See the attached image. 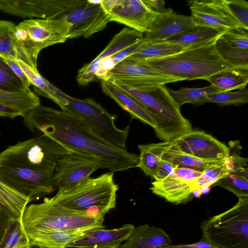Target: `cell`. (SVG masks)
<instances>
[{
    "instance_id": "3",
    "label": "cell",
    "mask_w": 248,
    "mask_h": 248,
    "mask_svg": "<svg viewBox=\"0 0 248 248\" xmlns=\"http://www.w3.org/2000/svg\"><path fill=\"white\" fill-rule=\"evenodd\" d=\"M220 37L190 45L175 54L143 62L182 81L207 80L219 71L234 68L223 60L216 49V42Z\"/></svg>"
},
{
    "instance_id": "24",
    "label": "cell",
    "mask_w": 248,
    "mask_h": 248,
    "mask_svg": "<svg viewBox=\"0 0 248 248\" xmlns=\"http://www.w3.org/2000/svg\"><path fill=\"white\" fill-rule=\"evenodd\" d=\"M171 243L164 230L145 224L135 228L129 237L117 248H156Z\"/></svg>"
},
{
    "instance_id": "34",
    "label": "cell",
    "mask_w": 248,
    "mask_h": 248,
    "mask_svg": "<svg viewBox=\"0 0 248 248\" xmlns=\"http://www.w3.org/2000/svg\"><path fill=\"white\" fill-rule=\"evenodd\" d=\"M213 186H219L239 199L248 197V166L232 170Z\"/></svg>"
},
{
    "instance_id": "1",
    "label": "cell",
    "mask_w": 248,
    "mask_h": 248,
    "mask_svg": "<svg viewBox=\"0 0 248 248\" xmlns=\"http://www.w3.org/2000/svg\"><path fill=\"white\" fill-rule=\"evenodd\" d=\"M57 110L41 104L27 113L23 124L34 133L48 136L68 150L98 159L103 169L115 172L137 167L138 155L116 147L85 118L67 106Z\"/></svg>"
},
{
    "instance_id": "46",
    "label": "cell",
    "mask_w": 248,
    "mask_h": 248,
    "mask_svg": "<svg viewBox=\"0 0 248 248\" xmlns=\"http://www.w3.org/2000/svg\"><path fill=\"white\" fill-rule=\"evenodd\" d=\"M156 248H216L210 245L209 243L201 239L200 241L189 245H166Z\"/></svg>"
},
{
    "instance_id": "14",
    "label": "cell",
    "mask_w": 248,
    "mask_h": 248,
    "mask_svg": "<svg viewBox=\"0 0 248 248\" xmlns=\"http://www.w3.org/2000/svg\"><path fill=\"white\" fill-rule=\"evenodd\" d=\"M187 2L196 26L222 31L243 29L231 13L226 0H194Z\"/></svg>"
},
{
    "instance_id": "17",
    "label": "cell",
    "mask_w": 248,
    "mask_h": 248,
    "mask_svg": "<svg viewBox=\"0 0 248 248\" xmlns=\"http://www.w3.org/2000/svg\"><path fill=\"white\" fill-rule=\"evenodd\" d=\"M143 38V33L128 28H124L113 37L105 49L93 61L79 70L76 77L78 83L85 86L93 81L101 60L113 55Z\"/></svg>"
},
{
    "instance_id": "8",
    "label": "cell",
    "mask_w": 248,
    "mask_h": 248,
    "mask_svg": "<svg viewBox=\"0 0 248 248\" xmlns=\"http://www.w3.org/2000/svg\"><path fill=\"white\" fill-rule=\"evenodd\" d=\"M71 27L65 16L55 19H27L16 25V34L26 54L37 66L40 51L69 39Z\"/></svg>"
},
{
    "instance_id": "18",
    "label": "cell",
    "mask_w": 248,
    "mask_h": 248,
    "mask_svg": "<svg viewBox=\"0 0 248 248\" xmlns=\"http://www.w3.org/2000/svg\"><path fill=\"white\" fill-rule=\"evenodd\" d=\"M195 26L191 16L180 15L168 8L165 12L157 14L143 39L146 42L165 41Z\"/></svg>"
},
{
    "instance_id": "50",
    "label": "cell",
    "mask_w": 248,
    "mask_h": 248,
    "mask_svg": "<svg viewBox=\"0 0 248 248\" xmlns=\"http://www.w3.org/2000/svg\"></svg>"
},
{
    "instance_id": "37",
    "label": "cell",
    "mask_w": 248,
    "mask_h": 248,
    "mask_svg": "<svg viewBox=\"0 0 248 248\" xmlns=\"http://www.w3.org/2000/svg\"><path fill=\"white\" fill-rule=\"evenodd\" d=\"M248 102L247 87L236 92H221L205 96L198 100L196 105L214 103L221 106H240Z\"/></svg>"
},
{
    "instance_id": "40",
    "label": "cell",
    "mask_w": 248,
    "mask_h": 248,
    "mask_svg": "<svg viewBox=\"0 0 248 248\" xmlns=\"http://www.w3.org/2000/svg\"><path fill=\"white\" fill-rule=\"evenodd\" d=\"M228 8L237 22L248 30V2L245 0H226Z\"/></svg>"
},
{
    "instance_id": "26",
    "label": "cell",
    "mask_w": 248,
    "mask_h": 248,
    "mask_svg": "<svg viewBox=\"0 0 248 248\" xmlns=\"http://www.w3.org/2000/svg\"><path fill=\"white\" fill-rule=\"evenodd\" d=\"M186 47L167 41L146 42L144 40L143 44L126 59L143 62L175 54Z\"/></svg>"
},
{
    "instance_id": "2",
    "label": "cell",
    "mask_w": 248,
    "mask_h": 248,
    "mask_svg": "<svg viewBox=\"0 0 248 248\" xmlns=\"http://www.w3.org/2000/svg\"><path fill=\"white\" fill-rule=\"evenodd\" d=\"M69 152L43 134L10 145L0 153V181L30 202L38 200L54 192L55 168Z\"/></svg>"
},
{
    "instance_id": "41",
    "label": "cell",
    "mask_w": 248,
    "mask_h": 248,
    "mask_svg": "<svg viewBox=\"0 0 248 248\" xmlns=\"http://www.w3.org/2000/svg\"><path fill=\"white\" fill-rule=\"evenodd\" d=\"M248 30L229 29L220 36V39L229 44L243 49H248Z\"/></svg>"
},
{
    "instance_id": "36",
    "label": "cell",
    "mask_w": 248,
    "mask_h": 248,
    "mask_svg": "<svg viewBox=\"0 0 248 248\" xmlns=\"http://www.w3.org/2000/svg\"><path fill=\"white\" fill-rule=\"evenodd\" d=\"M167 89L169 94L180 108L186 103L196 105L199 99L205 96L222 92L212 85L197 88L183 87L178 90Z\"/></svg>"
},
{
    "instance_id": "33",
    "label": "cell",
    "mask_w": 248,
    "mask_h": 248,
    "mask_svg": "<svg viewBox=\"0 0 248 248\" xmlns=\"http://www.w3.org/2000/svg\"><path fill=\"white\" fill-rule=\"evenodd\" d=\"M0 102L19 111L23 116L41 104L39 97L29 88L17 93L0 90Z\"/></svg>"
},
{
    "instance_id": "38",
    "label": "cell",
    "mask_w": 248,
    "mask_h": 248,
    "mask_svg": "<svg viewBox=\"0 0 248 248\" xmlns=\"http://www.w3.org/2000/svg\"><path fill=\"white\" fill-rule=\"evenodd\" d=\"M30 241L21 218L14 220L9 226L0 248H29Z\"/></svg>"
},
{
    "instance_id": "20",
    "label": "cell",
    "mask_w": 248,
    "mask_h": 248,
    "mask_svg": "<svg viewBox=\"0 0 248 248\" xmlns=\"http://www.w3.org/2000/svg\"><path fill=\"white\" fill-rule=\"evenodd\" d=\"M150 189L154 194L175 205L190 201L193 193L192 184L176 175L173 170L168 177L153 182Z\"/></svg>"
},
{
    "instance_id": "9",
    "label": "cell",
    "mask_w": 248,
    "mask_h": 248,
    "mask_svg": "<svg viewBox=\"0 0 248 248\" xmlns=\"http://www.w3.org/2000/svg\"><path fill=\"white\" fill-rule=\"evenodd\" d=\"M64 97L67 106L87 119L98 133L108 142L119 148L126 149V143L130 131L129 126L123 129L117 127L115 120L117 116L107 111L92 99L75 98L66 94Z\"/></svg>"
},
{
    "instance_id": "45",
    "label": "cell",
    "mask_w": 248,
    "mask_h": 248,
    "mask_svg": "<svg viewBox=\"0 0 248 248\" xmlns=\"http://www.w3.org/2000/svg\"><path fill=\"white\" fill-rule=\"evenodd\" d=\"M18 116H23L19 111L0 102V118L14 119Z\"/></svg>"
},
{
    "instance_id": "25",
    "label": "cell",
    "mask_w": 248,
    "mask_h": 248,
    "mask_svg": "<svg viewBox=\"0 0 248 248\" xmlns=\"http://www.w3.org/2000/svg\"><path fill=\"white\" fill-rule=\"evenodd\" d=\"M86 232V231H85ZM82 231L46 229L28 234L30 244L47 248H66L67 245L81 237Z\"/></svg>"
},
{
    "instance_id": "12",
    "label": "cell",
    "mask_w": 248,
    "mask_h": 248,
    "mask_svg": "<svg viewBox=\"0 0 248 248\" xmlns=\"http://www.w3.org/2000/svg\"><path fill=\"white\" fill-rule=\"evenodd\" d=\"M110 21L124 24L143 34L148 32L158 13L143 0H101Z\"/></svg>"
},
{
    "instance_id": "5",
    "label": "cell",
    "mask_w": 248,
    "mask_h": 248,
    "mask_svg": "<svg viewBox=\"0 0 248 248\" xmlns=\"http://www.w3.org/2000/svg\"><path fill=\"white\" fill-rule=\"evenodd\" d=\"M109 82L147 109L156 124L154 130L159 139L164 142L173 141L192 130L190 122L183 116L180 108L165 85L151 91L144 92L132 89L118 81Z\"/></svg>"
},
{
    "instance_id": "30",
    "label": "cell",
    "mask_w": 248,
    "mask_h": 248,
    "mask_svg": "<svg viewBox=\"0 0 248 248\" xmlns=\"http://www.w3.org/2000/svg\"><path fill=\"white\" fill-rule=\"evenodd\" d=\"M29 199L0 181V207L15 219L21 218Z\"/></svg>"
},
{
    "instance_id": "43",
    "label": "cell",
    "mask_w": 248,
    "mask_h": 248,
    "mask_svg": "<svg viewBox=\"0 0 248 248\" xmlns=\"http://www.w3.org/2000/svg\"><path fill=\"white\" fill-rule=\"evenodd\" d=\"M4 60L17 76L21 79L25 88H29V87L31 85V83L22 68L17 63L16 60L10 59H4Z\"/></svg>"
},
{
    "instance_id": "49",
    "label": "cell",
    "mask_w": 248,
    "mask_h": 248,
    "mask_svg": "<svg viewBox=\"0 0 248 248\" xmlns=\"http://www.w3.org/2000/svg\"><path fill=\"white\" fill-rule=\"evenodd\" d=\"M113 248L112 247H104V248Z\"/></svg>"
},
{
    "instance_id": "16",
    "label": "cell",
    "mask_w": 248,
    "mask_h": 248,
    "mask_svg": "<svg viewBox=\"0 0 248 248\" xmlns=\"http://www.w3.org/2000/svg\"><path fill=\"white\" fill-rule=\"evenodd\" d=\"M75 0H0V10L21 17L60 18Z\"/></svg>"
},
{
    "instance_id": "44",
    "label": "cell",
    "mask_w": 248,
    "mask_h": 248,
    "mask_svg": "<svg viewBox=\"0 0 248 248\" xmlns=\"http://www.w3.org/2000/svg\"><path fill=\"white\" fill-rule=\"evenodd\" d=\"M14 220L15 219L0 207V244L4 237L9 226Z\"/></svg>"
},
{
    "instance_id": "31",
    "label": "cell",
    "mask_w": 248,
    "mask_h": 248,
    "mask_svg": "<svg viewBox=\"0 0 248 248\" xmlns=\"http://www.w3.org/2000/svg\"><path fill=\"white\" fill-rule=\"evenodd\" d=\"M164 142L138 145L140 151L136 167L148 176L154 178L161 161Z\"/></svg>"
},
{
    "instance_id": "22",
    "label": "cell",
    "mask_w": 248,
    "mask_h": 248,
    "mask_svg": "<svg viewBox=\"0 0 248 248\" xmlns=\"http://www.w3.org/2000/svg\"><path fill=\"white\" fill-rule=\"evenodd\" d=\"M239 160L238 154L229 150L227 157L206 168L192 184L193 194L196 193L195 196H200L203 188L209 187L229 174L235 168Z\"/></svg>"
},
{
    "instance_id": "6",
    "label": "cell",
    "mask_w": 248,
    "mask_h": 248,
    "mask_svg": "<svg viewBox=\"0 0 248 248\" xmlns=\"http://www.w3.org/2000/svg\"><path fill=\"white\" fill-rule=\"evenodd\" d=\"M27 234L46 229L85 232L104 228V218L83 216L60 204L53 197L27 206L21 217Z\"/></svg>"
},
{
    "instance_id": "29",
    "label": "cell",
    "mask_w": 248,
    "mask_h": 248,
    "mask_svg": "<svg viewBox=\"0 0 248 248\" xmlns=\"http://www.w3.org/2000/svg\"><path fill=\"white\" fill-rule=\"evenodd\" d=\"M210 85L228 92L246 88L248 82V69L232 68L219 71L207 80Z\"/></svg>"
},
{
    "instance_id": "11",
    "label": "cell",
    "mask_w": 248,
    "mask_h": 248,
    "mask_svg": "<svg viewBox=\"0 0 248 248\" xmlns=\"http://www.w3.org/2000/svg\"><path fill=\"white\" fill-rule=\"evenodd\" d=\"M101 2V0H75L65 11L62 17L65 16L71 25L69 39L89 38L106 28L110 18Z\"/></svg>"
},
{
    "instance_id": "39",
    "label": "cell",
    "mask_w": 248,
    "mask_h": 248,
    "mask_svg": "<svg viewBox=\"0 0 248 248\" xmlns=\"http://www.w3.org/2000/svg\"><path fill=\"white\" fill-rule=\"evenodd\" d=\"M27 89L4 59L0 57V90L8 92H22Z\"/></svg>"
},
{
    "instance_id": "47",
    "label": "cell",
    "mask_w": 248,
    "mask_h": 248,
    "mask_svg": "<svg viewBox=\"0 0 248 248\" xmlns=\"http://www.w3.org/2000/svg\"><path fill=\"white\" fill-rule=\"evenodd\" d=\"M144 2L154 11L161 14L165 12L167 9L163 0H143Z\"/></svg>"
},
{
    "instance_id": "13",
    "label": "cell",
    "mask_w": 248,
    "mask_h": 248,
    "mask_svg": "<svg viewBox=\"0 0 248 248\" xmlns=\"http://www.w3.org/2000/svg\"><path fill=\"white\" fill-rule=\"evenodd\" d=\"M100 169L103 167L96 158L70 150L56 165L53 173L54 186L58 190L73 186L90 178L93 172Z\"/></svg>"
},
{
    "instance_id": "35",
    "label": "cell",
    "mask_w": 248,
    "mask_h": 248,
    "mask_svg": "<svg viewBox=\"0 0 248 248\" xmlns=\"http://www.w3.org/2000/svg\"><path fill=\"white\" fill-rule=\"evenodd\" d=\"M215 45L218 54L227 63L234 68L248 69V49L232 46L220 37Z\"/></svg>"
},
{
    "instance_id": "28",
    "label": "cell",
    "mask_w": 248,
    "mask_h": 248,
    "mask_svg": "<svg viewBox=\"0 0 248 248\" xmlns=\"http://www.w3.org/2000/svg\"><path fill=\"white\" fill-rule=\"evenodd\" d=\"M161 159L173 166L190 168L201 172L219 161H207L196 158L182 152L172 141L164 142Z\"/></svg>"
},
{
    "instance_id": "7",
    "label": "cell",
    "mask_w": 248,
    "mask_h": 248,
    "mask_svg": "<svg viewBox=\"0 0 248 248\" xmlns=\"http://www.w3.org/2000/svg\"><path fill=\"white\" fill-rule=\"evenodd\" d=\"M202 238L216 248H248V197L202 221Z\"/></svg>"
},
{
    "instance_id": "42",
    "label": "cell",
    "mask_w": 248,
    "mask_h": 248,
    "mask_svg": "<svg viewBox=\"0 0 248 248\" xmlns=\"http://www.w3.org/2000/svg\"><path fill=\"white\" fill-rule=\"evenodd\" d=\"M174 168V166L170 163L161 159L159 165L153 179L155 181H156L168 177L172 172Z\"/></svg>"
},
{
    "instance_id": "4",
    "label": "cell",
    "mask_w": 248,
    "mask_h": 248,
    "mask_svg": "<svg viewBox=\"0 0 248 248\" xmlns=\"http://www.w3.org/2000/svg\"><path fill=\"white\" fill-rule=\"evenodd\" d=\"M114 172L97 177H91L73 186L58 190L53 197L62 206L83 216L104 218L116 207L119 186L114 180Z\"/></svg>"
},
{
    "instance_id": "27",
    "label": "cell",
    "mask_w": 248,
    "mask_h": 248,
    "mask_svg": "<svg viewBox=\"0 0 248 248\" xmlns=\"http://www.w3.org/2000/svg\"><path fill=\"white\" fill-rule=\"evenodd\" d=\"M16 61L25 73L31 84L35 87L37 93L51 99L60 107L67 105L65 93L42 76L38 69L32 68L21 60H16Z\"/></svg>"
},
{
    "instance_id": "10",
    "label": "cell",
    "mask_w": 248,
    "mask_h": 248,
    "mask_svg": "<svg viewBox=\"0 0 248 248\" xmlns=\"http://www.w3.org/2000/svg\"><path fill=\"white\" fill-rule=\"evenodd\" d=\"M104 81H118L137 90L149 92L182 80L162 73L145 62L125 59L108 73Z\"/></svg>"
},
{
    "instance_id": "15",
    "label": "cell",
    "mask_w": 248,
    "mask_h": 248,
    "mask_svg": "<svg viewBox=\"0 0 248 248\" xmlns=\"http://www.w3.org/2000/svg\"><path fill=\"white\" fill-rule=\"evenodd\" d=\"M172 141L182 152L204 160H220L229 154L226 144L202 131L191 130Z\"/></svg>"
},
{
    "instance_id": "23",
    "label": "cell",
    "mask_w": 248,
    "mask_h": 248,
    "mask_svg": "<svg viewBox=\"0 0 248 248\" xmlns=\"http://www.w3.org/2000/svg\"><path fill=\"white\" fill-rule=\"evenodd\" d=\"M16 26L10 21L0 20V56L4 59L21 60L36 69L17 38Z\"/></svg>"
},
{
    "instance_id": "21",
    "label": "cell",
    "mask_w": 248,
    "mask_h": 248,
    "mask_svg": "<svg viewBox=\"0 0 248 248\" xmlns=\"http://www.w3.org/2000/svg\"><path fill=\"white\" fill-rule=\"evenodd\" d=\"M101 86L104 93L128 112L132 118L155 128L156 124L147 109L130 95L109 81L102 80Z\"/></svg>"
},
{
    "instance_id": "19",
    "label": "cell",
    "mask_w": 248,
    "mask_h": 248,
    "mask_svg": "<svg viewBox=\"0 0 248 248\" xmlns=\"http://www.w3.org/2000/svg\"><path fill=\"white\" fill-rule=\"evenodd\" d=\"M135 228L131 224H124L119 228L111 230L101 228L88 230L81 237L69 243L66 248H117L129 237Z\"/></svg>"
},
{
    "instance_id": "48",
    "label": "cell",
    "mask_w": 248,
    "mask_h": 248,
    "mask_svg": "<svg viewBox=\"0 0 248 248\" xmlns=\"http://www.w3.org/2000/svg\"><path fill=\"white\" fill-rule=\"evenodd\" d=\"M29 248H47L41 247V246H38V245H33V244H30V246H29Z\"/></svg>"
},
{
    "instance_id": "32",
    "label": "cell",
    "mask_w": 248,
    "mask_h": 248,
    "mask_svg": "<svg viewBox=\"0 0 248 248\" xmlns=\"http://www.w3.org/2000/svg\"><path fill=\"white\" fill-rule=\"evenodd\" d=\"M225 31L208 27L196 26L165 41L188 46L219 37Z\"/></svg>"
}]
</instances>
